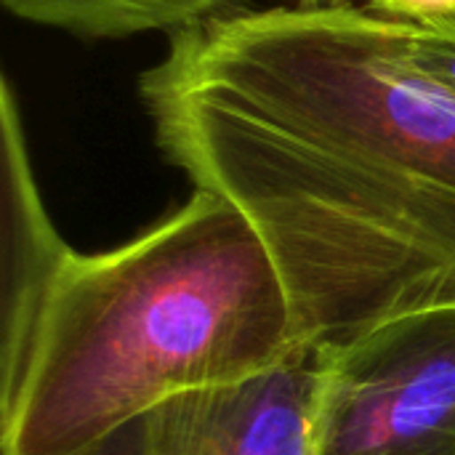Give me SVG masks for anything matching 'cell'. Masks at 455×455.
Instances as JSON below:
<instances>
[{"label": "cell", "mask_w": 455, "mask_h": 455, "mask_svg": "<svg viewBox=\"0 0 455 455\" xmlns=\"http://www.w3.org/2000/svg\"><path fill=\"white\" fill-rule=\"evenodd\" d=\"M253 0H3L19 21L77 40H125L147 32L179 35L211 19L251 8Z\"/></svg>", "instance_id": "8992f818"}, {"label": "cell", "mask_w": 455, "mask_h": 455, "mask_svg": "<svg viewBox=\"0 0 455 455\" xmlns=\"http://www.w3.org/2000/svg\"><path fill=\"white\" fill-rule=\"evenodd\" d=\"M139 101L163 160L256 227L301 344L455 307V96L405 21L251 5L173 35Z\"/></svg>", "instance_id": "6da1fadb"}, {"label": "cell", "mask_w": 455, "mask_h": 455, "mask_svg": "<svg viewBox=\"0 0 455 455\" xmlns=\"http://www.w3.org/2000/svg\"><path fill=\"white\" fill-rule=\"evenodd\" d=\"M312 455H455V307L320 352Z\"/></svg>", "instance_id": "3957f363"}, {"label": "cell", "mask_w": 455, "mask_h": 455, "mask_svg": "<svg viewBox=\"0 0 455 455\" xmlns=\"http://www.w3.org/2000/svg\"><path fill=\"white\" fill-rule=\"evenodd\" d=\"M365 5L411 24H443L455 19V0H365Z\"/></svg>", "instance_id": "ba28073f"}, {"label": "cell", "mask_w": 455, "mask_h": 455, "mask_svg": "<svg viewBox=\"0 0 455 455\" xmlns=\"http://www.w3.org/2000/svg\"><path fill=\"white\" fill-rule=\"evenodd\" d=\"M291 5H304V8H331V5H347L355 0H285Z\"/></svg>", "instance_id": "9c48e42d"}, {"label": "cell", "mask_w": 455, "mask_h": 455, "mask_svg": "<svg viewBox=\"0 0 455 455\" xmlns=\"http://www.w3.org/2000/svg\"><path fill=\"white\" fill-rule=\"evenodd\" d=\"M299 347L267 243L195 189L120 248L61 259L0 357V453H93L165 400L253 379Z\"/></svg>", "instance_id": "7a4b0ae2"}, {"label": "cell", "mask_w": 455, "mask_h": 455, "mask_svg": "<svg viewBox=\"0 0 455 455\" xmlns=\"http://www.w3.org/2000/svg\"><path fill=\"white\" fill-rule=\"evenodd\" d=\"M0 357L27 333L35 307L72 251L51 224L29 163L19 96L0 77Z\"/></svg>", "instance_id": "5b68a950"}, {"label": "cell", "mask_w": 455, "mask_h": 455, "mask_svg": "<svg viewBox=\"0 0 455 455\" xmlns=\"http://www.w3.org/2000/svg\"><path fill=\"white\" fill-rule=\"evenodd\" d=\"M320 352L152 408L88 455H312Z\"/></svg>", "instance_id": "277c9868"}, {"label": "cell", "mask_w": 455, "mask_h": 455, "mask_svg": "<svg viewBox=\"0 0 455 455\" xmlns=\"http://www.w3.org/2000/svg\"><path fill=\"white\" fill-rule=\"evenodd\" d=\"M405 48L424 75L455 96V19L443 24L405 21Z\"/></svg>", "instance_id": "52a82bcc"}]
</instances>
